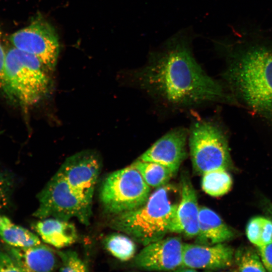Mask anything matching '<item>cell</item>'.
<instances>
[{
  "mask_svg": "<svg viewBox=\"0 0 272 272\" xmlns=\"http://www.w3.org/2000/svg\"><path fill=\"white\" fill-rule=\"evenodd\" d=\"M10 252L23 271H51L57 266L54 251L41 243L26 248L12 247Z\"/></svg>",
  "mask_w": 272,
  "mask_h": 272,
  "instance_id": "15",
  "label": "cell"
},
{
  "mask_svg": "<svg viewBox=\"0 0 272 272\" xmlns=\"http://www.w3.org/2000/svg\"><path fill=\"white\" fill-rule=\"evenodd\" d=\"M132 164L150 187L158 188L167 184L175 174L169 168L155 162L137 159Z\"/></svg>",
  "mask_w": 272,
  "mask_h": 272,
  "instance_id": "18",
  "label": "cell"
},
{
  "mask_svg": "<svg viewBox=\"0 0 272 272\" xmlns=\"http://www.w3.org/2000/svg\"><path fill=\"white\" fill-rule=\"evenodd\" d=\"M189 145L193 169L198 174L218 169L227 170L231 164L226 140L211 122L202 120L193 124Z\"/></svg>",
  "mask_w": 272,
  "mask_h": 272,
  "instance_id": "7",
  "label": "cell"
},
{
  "mask_svg": "<svg viewBox=\"0 0 272 272\" xmlns=\"http://www.w3.org/2000/svg\"><path fill=\"white\" fill-rule=\"evenodd\" d=\"M0 271H23L13 257L0 251Z\"/></svg>",
  "mask_w": 272,
  "mask_h": 272,
  "instance_id": "25",
  "label": "cell"
},
{
  "mask_svg": "<svg viewBox=\"0 0 272 272\" xmlns=\"http://www.w3.org/2000/svg\"><path fill=\"white\" fill-rule=\"evenodd\" d=\"M104 245L110 253L122 261L128 260L134 256L136 245L129 237L119 233H113L104 240Z\"/></svg>",
  "mask_w": 272,
  "mask_h": 272,
  "instance_id": "20",
  "label": "cell"
},
{
  "mask_svg": "<svg viewBox=\"0 0 272 272\" xmlns=\"http://www.w3.org/2000/svg\"><path fill=\"white\" fill-rule=\"evenodd\" d=\"M0 237L14 247L26 248L41 243L40 238L36 235L14 224L5 216H0Z\"/></svg>",
  "mask_w": 272,
  "mask_h": 272,
  "instance_id": "17",
  "label": "cell"
},
{
  "mask_svg": "<svg viewBox=\"0 0 272 272\" xmlns=\"http://www.w3.org/2000/svg\"><path fill=\"white\" fill-rule=\"evenodd\" d=\"M234 236V231L218 214L209 208L200 207L195 243L213 245L231 240Z\"/></svg>",
  "mask_w": 272,
  "mask_h": 272,
  "instance_id": "14",
  "label": "cell"
},
{
  "mask_svg": "<svg viewBox=\"0 0 272 272\" xmlns=\"http://www.w3.org/2000/svg\"><path fill=\"white\" fill-rule=\"evenodd\" d=\"M13 185L10 175L0 170V209L6 208L9 203Z\"/></svg>",
  "mask_w": 272,
  "mask_h": 272,
  "instance_id": "24",
  "label": "cell"
},
{
  "mask_svg": "<svg viewBox=\"0 0 272 272\" xmlns=\"http://www.w3.org/2000/svg\"><path fill=\"white\" fill-rule=\"evenodd\" d=\"M34 55L14 46L6 51L5 75L13 99L23 105L38 103L48 93L50 81Z\"/></svg>",
  "mask_w": 272,
  "mask_h": 272,
  "instance_id": "4",
  "label": "cell"
},
{
  "mask_svg": "<svg viewBox=\"0 0 272 272\" xmlns=\"http://www.w3.org/2000/svg\"><path fill=\"white\" fill-rule=\"evenodd\" d=\"M180 198V189L167 183L157 188L140 207L111 215L109 226L145 246L170 232Z\"/></svg>",
  "mask_w": 272,
  "mask_h": 272,
  "instance_id": "2",
  "label": "cell"
},
{
  "mask_svg": "<svg viewBox=\"0 0 272 272\" xmlns=\"http://www.w3.org/2000/svg\"><path fill=\"white\" fill-rule=\"evenodd\" d=\"M202 175V188L211 196L218 197L223 195L231 188L232 179L226 169L211 170Z\"/></svg>",
  "mask_w": 272,
  "mask_h": 272,
  "instance_id": "19",
  "label": "cell"
},
{
  "mask_svg": "<svg viewBox=\"0 0 272 272\" xmlns=\"http://www.w3.org/2000/svg\"><path fill=\"white\" fill-rule=\"evenodd\" d=\"M192 39L189 31L181 30L149 53L146 64L136 72L144 91L175 107L197 105L225 98L222 87L195 60Z\"/></svg>",
  "mask_w": 272,
  "mask_h": 272,
  "instance_id": "1",
  "label": "cell"
},
{
  "mask_svg": "<svg viewBox=\"0 0 272 272\" xmlns=\"http://www.w3.org/2000/svg\"><path fill=\"white\" fill-rule=\"evenodd\" d=\"M224 77L249 105L272 110V49L253 46L235 53Z\"/></svg>",
  "mask_w": 272,
  "mask_h": 272,
  "instance_id": "3",
  "label": "cell"
},
{
  "mask_svg": "<svg viewBox=\"0 0 272 272\" xmlns=\"http://www.w3.org/2000/svg\"><path fill=\"white\" fill-rule=\"evenodd\" d=\"M101 165L96 152L86 150L67 158L58 170L75 194L91 208Z\"/></svg>",
  "mask_w": 272,
  "mask_h": 272,
  "instance_id": "9",
  "label": "cell"
},
{
  "mask_svg": "<svg viewBox=\"0 0 272 272\" xmlns=\"http://www.w3.org/2000/svg\"><path fill=\"white\" fill-rule=\"evenodd\" d=\"M15 47L36 56L45 70L53 71L59 53L57 36L53 27L38 16L26 27L10 37Z\"/></svg>",
  "mask_w": 272,
  "mask_h": 272,
  "instance_id": "8",
  "label": "cell"
},
{
  "mask_svg": "<svg viewBox=\"0 0 272 272\" xmlns=\"http://www.w3.org/2000/svg\"><path fill=\"white\" fill-rule=\"evenodd\" d=\"M199 208L197 196L187 174L181 175L180 198L172 221L170 232L195 237L198 232Z\"/></svg>",
  "mask_w": 272,
  "mask_h": 272,
  "instance_id": "13",
  "label": "cell"
},
{
  "mask_svg": "<svg viewBox=\"0 0 272 272\" xmlns=\"http://www.w3.org/2000/svg\"><path fill=\"white\" fill-rule=\"evenodd\" d=\"M56 253L60 260L59 271L82 272L88 271L87 264L73 250L57 251Z\"/></svg>",
  "mask_w": 272,
  "mask_h": 272,
  "instance_id": "23",
  "label": "cell"
},
{
  "mask_svg": "<svg viewBox=\"0 0 272 272\" xmlns=\"http://www.w3.org/2000/svg\"><path fill=\"white\" fill-rule=\"evenodd\" d=\"M238 271H265L266 269L260 258L252 249L239 248L235 253Z\"/></svg>",
  "mask_w": 272,
  "mask_h": 272,
  "instance_id": "22",
  "label": "cell"
},
{
  "mask_svg": "<svg viewBox=\"0 0 272 272\" xmlns=\"http://www.w3.org/2000/svg\"><path fill=\"white\" fill-rule=\"evenodd\" d=\"M249 240L258 247L272 241V221L262 217L251 219L246 226Z\"/></svg>",
  "mask_w": 272,
  "mask_h": 272,
  "instance_id": "21",
  "label": "cell"
},
{
  "mask_svg": "<svg viewBox=\"0 0 272 272\" xmlns=\"http://www.w3.org/2000/svg\"><path fill=\"white\" fill-rule=\"evenodd\" d=\"M182 258V266L216 270L232 264L234 251L224 243L213 245L183 243Z\"/></svg>",
  "mask_w": 272,
  "mask_h": 272,
  "instance_id": "12",
  "label": "cell"
},
{
  "mask_svg": "<svg viewBox=\"0 0 272 272\" xmlns=\"http://www.w3.org/2000/svg\"><path fill=\"white\" fill-rule=\"evenodd\" d=\"M5 57L6 51L2 45L0 33V90L6 95L7 97L12 99L5 75Z\"/></svg>",
  "mask_w": 272,
  "mask_h": 272,
  "instance_id": "26",
  "label": "cell"
},
{
  "mask_svg": "<svg viewBox=\"0 0 272 272\" xmlns=\"http://www.w3.org/2000/svg\"><path fill=\"white\" fill-rule=\"evenodd\" d=\"M183 248L180 237H164L144 246L133 264L146 270H176L182 266Z\"/></svg>",
  "mask_w": 272,
  "mask_h": 272,
  "instance_id": "10",
  "label": "cell"
},
{
  "mask_svg": "<svg viewBox=\"0 0 272 272\" xmlns=\"http://www.w3.org/2000/svg\"><path fill=\"white\" fill-rule=\"evenodd\" d=\"M187 135L184 128H175L158 140L138 159L162 164L176 173L186 156Z\"/></svg>",
  "mask_w": 272,
  "mask_h": 272,
  "instance_id": "11",
  "label": "cell"
},
{
  "mask_svg": "<svg viewBox=\"0 0 272 272\" xmlns=\"http://www.w3.org/2000/svg\"><path fill=\"white\" fill-rule=\"evenodd\" d=\"M150 195V186L132 163L105 178L99 198L105 211L111 216L140 207Z\"/></svg>",
  "mask_w": 272,
  "mask_h": 272,
  "instance_id": "5",
  "label": "cell"
},
{
  "mask_svg": "<svg viewBox=\"0 0 272 272\" xmlns=\"http://www.w3.org/2000/svg\"><path fill=\"white\" fill-rule=\"evenodd\" d=\"M40 220L35 223L34 229L44 242L61 248L73 244L77 240L76 227L69 221L53 218Z\"/></svg>",
  "mask_w": 272,
  "mask_h": 272,
  "instance_id": "16",
  "label": "cell"
},
{
  "mask_svg": "<svg viewBox=\"0 0 272 272\" xmlns=\"http://www.w3.org/2000/svg\"><path fill=\"white\" fill-rule=\"evenodd\" d=\"M270 212L272 215V205L270 207Z\"/></svg>",
  "mask_w": 272,
  "mask_h": 272,
  "instance_id": "28",
  "label": "cell"
},
{
  "mask_svg": "<svg viewBox=\"0 0 272 272\" xmlns=\"http://www.w3.org/2000/svg\"><path fill=\"white\" fill-rule=\"evenodd\" d=\"M258 248L264 266L267 270L272 271V241Z\"/></svg>",
  "mask_w": 272,
  "mask_h": 272,
  "instance_id": "27",
  "label": "cell"
},
{
  "mask_svg": "<svg viewBox=\"0 0 272 272\" xmlns=\"http://www.w3.org/2000/svg\"><path fill=\"white\" fill-rule=\"evenodd\" d=\"M39 206L33 216L39 219L53 218L65 221L75 218L83 224H90L92 208L70 188L57 171L37 195Z\"/></svg>",
  "mask_w": 272,
  "mask_h": 272,
  "instance_id": "6",
  "label": "cell"
}]
</instances>
